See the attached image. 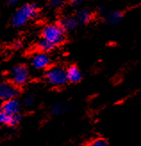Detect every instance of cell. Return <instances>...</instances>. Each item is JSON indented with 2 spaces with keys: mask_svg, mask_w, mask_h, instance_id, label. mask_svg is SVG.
Returning <instances> with one entry per match:
<instances>
[{
  "mask_svg": "<svg viewBox=\"0 0 141 146\" xmlns=\"http://www.w3.org/2000/svg\"><path fill=\"white\" fill-rule=\"evenodd\" d=\"M37 13H38V6L35 4L23 5L13 14L11 21L12 24L16 28L23 27L28 23V21L34 18Z\"/></svg>",
  "mask_w": 141,
  "mask_h": 146,
  "instance_id": "1",
  "label": "cell"
},
{
  "mask_svg": "<svg viewBox=\"0 0 141 146\" xmlns=\"http://www.w3.org/2000/svg\"><path fill=\"white\" fill-rule=\"evenodd\" d=\"M90 146H108V143L104 138H96L90 143Z\"/></svg>",
  "mask_w": 141,
  "mask_h": 146,
  "instance_id": "16",
  "label": "cell"
},
{
  "mask_svg": "<svg viewBox=\"0 0 141 146\" xmlns=\"http://www.w3.org/2000/svg\"><path fill=\"white\" fill-rule=\"evenodd\" d=\"M63 4V0H50L49 5L53 8H58V7L62 6Z\"/></svg>",
  "mask_w": 141,
  "mask_h": 146,
  "instance_id": "17",
  "label": "cell"
},
{
  "mask_svg": "<svg viewBox=\"0 0 141 146\" xmlns=\"http://www.w3.org/2000/svg\"><path fill=\"white\" fill-rule=\"evenodd\" d=\"M64 31L60 27V25L50 24L46 26L42 31V36L44 39L47 40L54 46L60 45L63 41Z\"/></svg>",
  "mask_w": 141,
  "mask_h": 146,
  "instance_id": "3",
  "label": "cell"
},
{
  "mask_svg": "<svg viewBox=\"0 0 141 146\" xmlns=\"http://www.w3.org/2000/svg\"><path fill=\"white\" fill-rule=\"evenodd\" d=\"M34 102H35L34 96L31 94H29L28 96H26V97L23 100V106L26 108H31L34 105Z\"/></svg>",
  "mask_w": 141,
  "mask_h": 146,
  "instance_id": "15",
  "label": "cell"
},
{
  "mask_svg": "<svg viewBox=\"0 0 141 146\" xmlns=\"http://www.w3.org/2000/svg\"><path fill=\"white\" fill-rule=\"evenodd\" d=\"M91 15L90 13L86 9H80L77 12L75 19L77 21L78 24H84L87 23L88 21L90 20Z\"/></svg>",
  "mask_w": 141,
  "mask_h": 146,
  "instance_id": "12",
  "label": "cell"
},
{
  "mask_svg": "<svg viewBox=\"0 0 141 146\" xmlns=\"http://www.w3.org/2000/svg\"><path fill=\"white\" fill-rule=\"evenodd\" d=\"M45 79L53 86H62L67 82L66 70L58 66L49 68L45 72Z\"/></svg>",
  "mask_w": 141,
  "mask_h": 146,
  "instance_id": "2",
  "label": "cell"
},
{
  "mask_svg": "<svg viewBox=\"0 0 141 146\" xmlns=\"http://www.w3.org/2000/svg\"><path fill=\"white\" fill-rule=\"evenodd\" d=\"M19 94V90L13 83L0 82V100L5 102L16 98Z\"/></svg>",
  "mask_w": 141,
  "mask_h": 146,
  "instance_id": "5",
  "label": "cell"
},
{
  "mask_svg": "<svg viewBox=\"0 0 141 146\" xmlns=\"http://www.w3.org/2000/svg\"><path fill=\"white\" fill-rule=\"evenodd\" d=\"M51 63L50 57L47 53L44 52H38L34 54L31 58V66L36 70H44L49 67Z\"/></svg>",
  "mask_w": 141,
  "mask_h": 146,
  "instance_id": "6",
  "label": "cell"
},
{
  "mask_svg": "<svg viewBox=\"0 0 141 146\" xmlns=\"http://www.w3.org/2000/svg\"><path fill=\"white\" fill-rule=\"evenodd\" d=\"M81 72L76 66H70L66 70V78L67 81L71 83H77L81 79Z\"/></svg>",
  "mask_w": 141,
  "mask_h": 146,
  "instance_id": "9",
  "label": "cell"
},
{
  "mask_svg": "<svg viewBox=\"0 0 141 146\" xmlns=\"http://www.w3.org/2000/svg\"><path fill=\"white\" fill-rule=\"evenodd\" d=\"M13 46L14 48H20V47H21V43L20 41H18V40L13 41Z\"/></svg>",
  "mask_w": 141,
  "mask_h": 146,
  "instance_id": "18",
  "label": "cell"
},
{
  "mask_svg": "<svg viewBox=\"0 0 141 146\" xmlns=\"http://www.w3.org/2000/svg\"><path fill=\"white\" fill-rule=\"evenodd\" d=\"M20 1H21V0H7V3H8L9 5H14L18 4Z\"/></svg>",
  "mask_w": 141,
  "mask_h": 146,
  "instance_id": "19",
  "label": "cell"
},
{
  "mask_svg": "<svg viewBox=\"0 0 141 146\" xmlns=\"http://www.w3.org/2000/svg\"><path fill=\"white\" fill-rule=\"evenodd\" d=\"M37 46H38V49L40 51V52L47 53V52H49V51H51L52 49H53L55 46L53 45V44H51L50 42H48L47 40L42 38L41 40H39L38 42V45H37Z\"/></svg>",
  "mask_w": 141,
  "mask_h": 146,
  "instance_id": "13",
  "label": "cell"
},
{
  "mask_svg": "<svg viewBox=\"0 0 141 146\" xmlns=\"http://www.w3.org/2000/svg\"><path fill=\"white\" fill-rule=\"evenodd\" d=\"M121 19H122V13H117V12L108 14L106 17L107 23H109L110 24H115V23H119V21H121Z\"/></svg>",
  "mask_w": 141,
  "mask_h": 146,
  "instance_id": "14",
  "label": "cell"
},
{
  "mask_svg": "<svg viewBox=\"0 0 141 146\" xmlns=\"http://www.w3.org/2000/svg\"><path fill=\"white\" fill-rule=\"evenodd\" d=\"M21 105L20 102L16 98H14L8 101H5L2 105L0 106V110L6 114L18 115L21 111Z\"/></svg>",
  "mask_w": 141,
  "mask_h": 146,
  "instance_id": "7",
  "label": "cell"
},
{
  "mask_svg": "<svg viewBox=\"0 0 141 146\" xmlns=\"http://www.w3.org/2000/svg\"><path fill=\"white\" fill-rule=\"evenodd\" d=\"M21 118L20 114L18 115L6 114L0 110V124H1V125H4L8 127H16L21 122Z\"/></svg>",
  "mask_w": 141,
  "mask_h": 146,
  "instance_id": "8",
  "label": "cell"
},
{
  "mask_svg": "<svg viewBox=\"0 0 141 146\" xmlns=\"http://www.w3.org/2000/svg\"><path fill=\"white\" fill-rule=\"evenodd\" d=\"M59 25L65 31L73 30L78 25V23L75 17H63V19H61Z\"/></svg>",
  "mask_w": 141,
  "mask_h": 146,
  "instance_id": "11",
  "label": "cell"
},
{
  "mask_svg": "<svg viewBox=\"0 0 141 146\" xmlns=\"http://www.w3.org/2000/svg\"><path fill=\"white\" fill-rule=\"evenodd\" d=\"M81 2H82V0H72V5H80Z\"/></svg>",
  "mask_w": 141,
  "mask_h": 146,
  "instance_id": "20",
  "label": "cell"
},
{
  "mask_svg": "<svg viewBox=\"0 0 141 146\" xmlns=\"http://www.w3.org/2000/svg\"><path fill=\"white\" fill-rule=\"evenodd\" d=\"M69 105L66 104L65 103H56L52 104L49 107V112L51 115L53 116H57V115H62L68 111L69 110Z\"/></svg>",
  "mask_w": 141,
  "mask_h": 146,
  "instance_id": "10",
  "label": "cell"
},
{
  "mask_svg": "<svg viewBox=\"0 0 141 146\" xmlns=\"http://www.w3.org/2000/svg\"><path fill=\"white\" fill-rule=\"evenodd\" d=\"M29 70L24 65H16L14 66L10 73V78L12 83L18 86H23L29 80Z\"/></svg>",
  "mask_w": 141,
  "mask_h": 146,
  "instance_id": "4",
  "label": "cell"
}]
</instances>
